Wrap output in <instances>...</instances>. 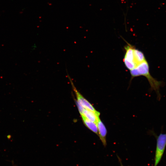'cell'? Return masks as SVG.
I'll list each match as a JSON object with an SVG mask.
<instances>
[{
	"instance_id": "6da1fadb",
	"label": "cell",
	"mask_w": 166,
	"mask_h": 166,
	"mask_svg": "<svg viewBox=\"0 0 166 166\" xmlns=\"http://www.w3.org/2000/svg\"><path fill=\"white\" fill-rule=\"evenodd\" d=\"M131 78L140 76H143L147 79L152 90H155L158 97H160V88L162 82L154 78L149 72V67L146 59L135 64L133 68L130 71Z\"/></svg>"
},
{
	"instance_id": "7a4b0ae2",
	"label": "cell",
	"mask_w": 166,
	"mask_h": 166,
	"mask_svg": "<svg viewBox=\"0 0 166 166\" xmlns=\"http://www.w3.org/2000/svg\"><path fill=\"white\" fill-rule=\"evenodd\" d=\"M166 146V132L161 133L156 138L154 166H157L163 156Z\"/></svg>"
},
{
	"instance_id": "3957f363",
	"label": "cell",
	"mask_w": 166,
	"mask_h": 166,
	"mask_svg": "<svg viewBox=\"0 0 166 166\" xmlns=\"http://www.w3.org/2000/svg\"><path fill=\"white\" fill-rule=\"evenodd\" d=\"M68 77L70 81L73 89L76 95L77 101L85 109L91 110L97 113L99 112L97 111L90 103L86 99L75 87L70 77L68 74Z\"/></svg>"
},
{
	"instance_id": "277c9868",
	"label": "cell",
	"mask_w": 166,
	"mask_h": 166,
	"mask_svg": "<svg viewBox=\"0 0 166 166\" xmlns=\"http://www.w3.org/2000/svg\"><path fill=\"white\" fill-rule=\"evenodd\" d=\"M98 136L103 145H106V136L107 133L106 128L102 122L99 118L97 123Z\"/></svg>"
},
{
	"instance_id": "5b68a950",
	"label": "cell",
	"mask_w": 166,
	"mask_h": 166,
	"mask_svg": "<svg viewBox=\"0 0 166 166\" xmlns=\"http://www.w3.org/2000/svg\"><path fill=\"white\" fill-rule=\"evenodd\" d=\"M100 113H97L91 110L84 109L82 114L88 120L94 122L96 124L99 118Z\"/></svg>"
},
{
	"instance_id": "8992f818",
	"label": "cell",
	"mask_w": 166,
	"mask_h": 166,
	"mask_svg": "<svg viewBox=\"0 0 166 166\" xmlns=\"http://www.w3.org/2000/svg\"><path fill=\"white\" fill-rule=\"evenodd\" d=\"M82 120L85 126L93 132L98 135L97 124L88 120L83 115H81Z\"/></svg>"
},
{
	"instance_id": "52a82bcc",
	"label": "cell",
	"mask_w": 166,
	"mask_h": 166,
	"mask_svg": "<svg viewBox=\"0 0 166 166\" xmlns=\"http://www.w3.org/2000/svg\"><path fill=\"white\" fill-rule=\"evenodd\" d=\"M76 103L79 113L81 115L85 108L77 101Z\"/></svg>"
},
{
	"instance_id": "ba28073f",
	"label": "cell",
	"mask_w": 166,
	"mask_h": 166,
	"mask_svg": "<svg viewBox=\"0 0 166 166\" xmlns=\"http://www.w3.org/2000/svg\"><path fill=\"white\" fill-rule=\"evenodd\" d=\"M117 158L118 159V160L119 161V163H120V164L121 166H124V165H123V164L122 163V161H121V159L118 156H117Z\"/></svg>"
},
{
	"instance_id": "9c48e42d",
	"label": "cell",
	"mask_w": 166,
	"mask_h": 166,
	"mask_svg": "<svg viewBox=\"0 0 166 166\" xmlns=\"http://www.w3.org/2000/svg\"><path fill=\"white\" fill-rule=\"evenodd\" d=\"M13 166H16L15 165H13Z\"/></svg>"
},
{
	"instance_id": "30bf717a",
	"label": "cell",
	"mask_w": 166,
	"mask_h": 166,
	"mask_svg": "<svg viewBox=\"0 0 166 166\" xmlns=\"http://www.w3.org/2000/svg\"></svg>"
}]
</instances>
